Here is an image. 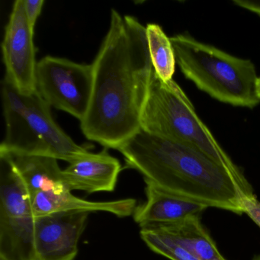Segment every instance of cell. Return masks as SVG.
I'll list each match as a JSON object with an SVG mask.
<instances>
[{
  "label": "cell",
  "mask_w": 260,
  "mask_h": 260,
  "mask_svg": "<svg viewBox=\"0 0 260 260\" xmlns=\"http://www.w3.org/2000/svg\"><path fill=\"white\" fill-rule=\"evenodd\" d=\"M92 66V95L80 127L89 141L118 150L141 130L154 74L146 27L137 18L112 10Z\"/></svg>",
  "instance_id": "cell-1"
},
{
  "label": "cell",
  "mask_w": 260,
  "mask_h": 260,
  "mask_svg": "<svg viewBox=\"0 0 260 260\" xmlns=\"http://www.w3.org/2000/svg\"><path fill=\"white\" fill-rule=\"evenodd\" d=\"M118 150L144 181L208 208L243 214V200L254 196L241 170H231L188 144L141 129Z\"/></svg>",
  "instance_id": "cell-2"
},
{
  "label": "cell",
  "mask_w": 260,
  "mask_h": 260,
  "mask_svg": "<svg viewBox=\"0 0 260 260\" xmlns=\"http://www.w3.org/2000/svg\"><path fill=\"white\" fill-rule=\"evenodd\" d=\"M176 63L196 87L214 100L237 107L253 109L260 103L255 93V65L231 55L188 34L170 38Z\"/></svg>",
  "instance_id": "cell-3"
},
{
  "label": "cell",
  "mask_w": 260,
  "mask_h": 260,
  "mask_svg": "<svg viewBox=\"0 0 260 260\" xmlns=\"http://www.w3.org/2000/svg\"><path fill=\"white\" fill-rule=\"evenodd\" d=\"M2 100L6 135L0 151L50 156L69 164L90 153L56 123L51 106L37 91L22 93L4 80Z\"/></svg>",
  "instance_id": "cell-4"
},
{
  "label": "cell",
  "mask_w": 260,
  "mask_h": 260,
  "mask_svg": "<svg viewBox=\"0 0 260 260\" xmlns=\"http://www.w3.org/2000/svg\"><path fill=\"white\" fill-rule=\"evenodd\" d=\"M141 129L192 146L231 170H240L199 118L182 88L173 80L162 81L155 72L141 116Z\"/></svg>",
  "instance_id": "cell-5"
},
{
  "label": "cell",
  "mask_w": 260,
  "mask_h": 260,
  "mask_svg": "<svg viewBox=\"0 0 260 260\" xmlns=\"http://www.w3.org/2000/svg\"><path fill=\"white\" fill-rule=\"evenodd\" d=\"M0 259L39 260L31 194L5 152L0 151Z\"/></svg>",
  "instance_id": "cell-6"
},
{
  "label": "cell",
  "mask_w": 260,
  "mask_h": 260,
  "mask_svg": "<svg viewBox=\"0 0 260 260\" xmlns=\"http://www.w3.org/2000/svg\"><path fill=\"white\" fill-rule=\"evenodd\" d=\"M36 81V90L51 107L84 118L92 95V64L46 56L38 62Z\"/></svg>",
  "instance_id": "cell-7"
},
{
  "label": "cell",
  "mask_w": 260,
  "mask_h": 260,
  "mask_svg": "<svg viewBox=\"0 0 260 260\" xmlns=\"http://www.w3.org/2000/svg\"><path fill=\"white\" fill-rule=\"evenodd\" d=\"M34 31L25 16L23 0L13 4L2 43L3 60L6 77L10 84L22 93L36 92V58Z\"/></svg>",
  "instance_id": "cell-8"
},
{
  "label": "cell",
  "mask_w": 260,
  "mask_h": 260,
  "mask_svg": "<svg viewBox=\"0 0 260 260\" xmlns=\"http://www.w3.org/2000/svg\"><path fill=\"white\" fill-rule=\"evenodd\" d=\"M89 212L62 211L36 217V249L39 260H74Z\"/></svg>",
  "instance_id": "cell-9"
},
{
  "label": "cell",
  "mask_w": 260,
  "mask_h": 260,
  "mask_svg": "<svg viewBox=\"0 0 260 260\" xmlns=\"http://www.w3.org/2000/svg\"><path fill=\"white\" fill-rule=\"evenodd\" d=\"M146 183L147 201L137 206L134 220L140 228L176 224L201 216L208 207L182 199L161 189L149 181Z\"/></svg>",
  "instance_id": "cell-10"
},
{
  "label": "cell",
  "mask_w": 260,
  "mask_h": 260,
  "mask_svg": "<svg viewBox=\"0 0 260 260\" xmlns=\"http://www.w3.org/2000/svg\"><path fill=\"white\" fill-rule=\"evenodd\" d=\"M121 170L119 160L105 150L71 162L63 173L71 191L81 190L92 194L113 191Z\"/></svg>",
  "instance_id": "cell-11"
},
{
  "label": "cell",
  "mask_w": 260,
  "mask_h": 260,
  "mask_svg": "<svg viewBox=\"0 0 260 260\" xmlns=\"http://www.w3.org/2000/svg\"><path fill=\"white\" fill-rule=\"evenodd\" d=\"M31 205L36 217L62 211H104L119 217H125L134 214L137 201L125 199L110 202H90L76 197L71 191H39L31 197Z\"/></svg>",
  "instance_id": "cell-12"
},
{
  "label": "cell",
  "mask_w": 260,
  "mask_h": 260,
  "mask_svg": "<svg viewBox=\"0 0 260 260\" xmlns=\"http://www.w3.org/2000/svg\"><path fill=\"white\" fill-rule=\"evenodd\" d=\"M5 153L11 158L31 197L39 191H71L63 170L59 167L58 159L50 156Z\"/></svg>",
  "instance_id": "cell-13"
},
{
  "label": "cell",
  "mask_w": 260,
  "mask_h": 260,
  "mask_svg": "<svg viewBox=\"0 0 260 260\" xmlns=\"http://www.w3.org/2000/svg\"><path fill=\"white\" fill-rule=\"evenodd\" d=\"M162 231L198 260H226L200 220L193 217L176 224L152 226Z\"/></svg>",
  "instance_id": "cell-14"
},
{
  "label": "cell",
  "mask_w": 260,
  "mask_h": 260,
  "mask_svg": "<svg viewBox=\"0 0 260 260\" xmlns=\"http://www.w3.org/2000/svg\"><path fill=\"white\" fill-rule=\"evenodd\" d=\"M147 45L156 75L164 82L173 80L176 70V54L170 38L157 24L146 26Z\"/></svg>",
  "instance_id": "cell-15"
},
{
  "label": "cell",
  "mask_w": 260,
  "mask_h": 260,
  "mask_svg": "<svg viewBox=\"0 0 260 260\" xmlns=\"http://www.w3.org/2000/svg\"><path fill=\"white\" fill-rule=\"evenodd\" d=\"M140 235L143 241L156 253L171 260H198L189 252L175 243L168 236L152 226L141 228Z\"/></svg>",
  "instance_id": "cell-16"
},
{
  "label": "cell",
  "mask_w": 260,
  "mask_h": 260,
  "mask_svg": "<svg viewBox=\"0 0 260 260\" xmlns=\"http://www.w3.org/2000/svg\"><path fill=\"white\" fill-rule=\"evenodd\" d=\"M25 16L30 28L35 31L38 18L42 13L45 1L44 0H23Z\"/></svg>",
  "instance_id": "cell-17"
},
{
  "label": "cell",
  "mask_w": 260,
  "mask_h": 260,
  "mask_svg": "<svg viewBox=\"0 0 260 260\" xmlns=\"http://www.w3.org/2000/svg\"><path fill=\"white\" fill-rule=\"evenodd\" d=\"M244 214H247L252 221L260 228V202L255 194L243 200Z\"/></svg>",
  "instance_id": "cell-18"
},
{
  "label": "cell",
  "mask_w": 260,
  "mask_h": 260,
  "mask_svg": "<svg viewBox=\"0 0 260 260\" xmlns=\"http://www.w3.org/2000/svg\"><path fill=\"white\" fill-rule=\"evenodd\" d=\"M234 4L237 7L251 12L260 17V1L234 0Z\"/></svg>",
  "instance_id": "cell-19"
},
{
  "label": "cell",
  "mask_w": 260,
  "mask_h": 260,
  "mask_svg": "<svg viewBox=\"0 0 260 260\" xmlns=\"http://www.w3.org/2000/svg\"><path fill=\"white\" fill-rule=\"evenodd\" d=\"M255 93H256L257 98L260 100V77H258L255 82Z\"/></svg>",
  "instance_id": "cell-20"
},
{
  "label": "cell",
  "mask_w": 260,
  "mask_h": 260,
  "mask_svg": "<svg viewBox=\"0 0 260 260\" xmlns=\"http://www.w3.org/2000/svg\"><path fill=\"white\" fill-rule=\"evenodd\" d=\"M252 260H260V255H255V256L252 258Z\"/></svg>",
  "instance_id": "cell-21"
},
{
  "label": "cell",
  "mask_w": 260,
  "mask_h": 260,
  "mask_svg": "<svg viewBox=\"0 0 260 260\" xmlns=\"http://www.w3.org/2000/svg\"><path fill=\"white\" fill-rule=\"evenodd\" d=\"M0 260H3V259H0Z\"/></svg>",
  "instance_id": "cell-22"
}]
</instances>
